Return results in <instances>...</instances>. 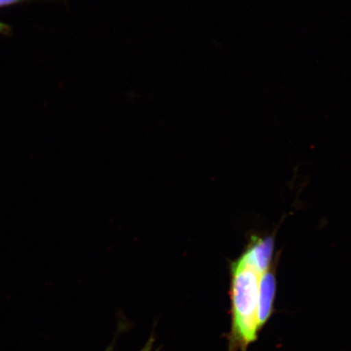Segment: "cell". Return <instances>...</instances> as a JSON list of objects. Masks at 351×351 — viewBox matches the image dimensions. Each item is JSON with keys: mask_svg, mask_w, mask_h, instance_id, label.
I'll return each instance as SVG.
<instances>
[{"mask_svg": "<svg viewBox=\"0 0 351 351\" xmlns=\"http://www.w3.org/2000/svg\"><path fill=\"white\" fill-rule=\"evenodd\" d=\"M24 0H0V8L13 5V4L19 3Z\"/></svg>", "mask_w": 351, "mask_h": 351, "instance_id": "cell-5", "label": "cell"}, {"mask_svg": "<svg viewBox=\"0 0 351 351\" xmlns=\"http://www.w3.org/2000/svg\"><path fill=\"white\" fill-rule=\"evenodd\" d=\"M276 280L271 269L261 278L258 302V326L260 331L265 327L274 313Z\"/></svg>", "mask_w": 351, "mask_h": 351, "instance_id": "cell-2", "label": "cell"}, {"mask_svg": "<svg viewBox=\"0 0 351 351\" xmlns=\"http://www.w3.org/2000/svg\"><path fill=\"white\" fill-rule=\"evenodd\" d=\"M230 296L231 326L228 351H247L258 339V302L263 274L241 256L232 262Z\"/></svg>", "mask_w": 351, "mask_h": 351, "instance_id": "cell-1", "label": "cell"}, {"mask_svg": "<svg viewBox=\"0 0 351 351\" xmlns=\"http://www.w3.org/2000/svg\"><path fill=\"white\" fill-rule=\"evenodd\" d=\"M274 241L269 238L261 239L254 237L243 256L263 273L271 269L273 261Z\"/></svg>", "mask_w": 351, "mask_h": 351, "instance_id": "cell-3", "label": "cell"}, {"mask_svg": "<svg viewBox=\"0 0 351 351\" xmlns=\"http://www.w3.org/2000/svg\"><path fill=\"white\" fill-rule=\"evenodd\" d=\"M11 32V28L10 25L3 23V22L0 21V34H8Z\"/></svg>", "mask_w": 351, "mask_h": 351, "instance_id": "cell-6", "label": "cell"}, {"mask_svg": "<svg viewBox=\"0 0 351 351\" xmlns=\"http://www.w3.org/2000/svg\"><path fill=\"white\" fill-rule=\"evenodd\" d=\"M155 333L152 332L150 337H149V339L146 342V344H145L143 348L139 351H160L159 350H154V345H155Z\"/></svg>", "mask_w": 351, "mask_h": 351, "instance_id": "cell-4", "label": "cell"}]
</instances>
